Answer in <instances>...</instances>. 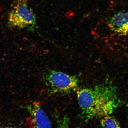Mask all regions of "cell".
Listing matches in <instances>:
<instances>
[{
	"label": "cell",
	"instance_id": "cell-1",
	"mask_svg": "<svg viewBox=\"0 0 128 128\" xmlns=\"http://www.w3.org/2000/svg\"><path fill=\"white\" fill-rule=\"evenodd\" d=\"M77 96L82 116L87 120L109 115L122 104L116 88L109 85L80 89Z\"/></svg>",
	"mask_w": 128,
	"mask_h": 128
},
{
	"label": "cell",
	"instance_id": "cell-2",
	"mask_svg": "<svg viewBox=\"0 0 128 128\" xmlns=\"http://www.w3.org/2000/svg\"><path fill=\"white\" fill-rule=\"evenodd\" d=\"M28 0H15L8 17V25L10 28L33 30L36 24V17Z\"/></svg>",
	"mask_w": 128,
	"mask_h": 128
},
{
	"label": "cell",
	"instance_id": "cell-3",
	"mask_svg": "<svg viewBox=\"0 0 128 128\" xmlns=\"http://www.w3.org/2000/svg\"><path fill=\"white\" fill-rule=\"evenodd\" d=\"M44 79L52 93L66 94L77 89L79 80L76 76L52 70H48Z\"/></svg>",
	"mask_w": 128,
	"mask_h": 128
},
{
	"label": "cell",
	"instance_id": "cell-4",
	"mask_svg": "<svg viewBox=\"0 0 128 128\" xmlns=\"http://www.w3.org/2000/svg\"><path fill=\"white\" fill-rule=\"evenodd\" d=\"M107 12L108 24L110 30L122 36L128 34V4L116 5Z\"/></svg>",
	"mask_w": 128,
	"mask_h": 128
},
{
	"label": "cell",
	"instance_id": "cell-5",
	"mask_svg": "<svg viewBox=\"0 0 128 128\" xmlns=\"http://www.w3.org/2000/svg\"><path fill=\"white\" fill-rule=\"evenodd\" d=\"M28 109L35 128H52L50 120L39 103L32 104Z\"/></svg>",
	"mask_w": 128,
	"mask_h": 128
},
{
	"label": "cell",
	"instance_id": "cell-6",
	"mask_svg": "<svg viewBox=\"0 0 128 128\" xmlns=\"http://www.w3.org/2000/svg\"><path fill=\"white\" fill-rule=\"evenodd\" d=\"M100 122L103 128H121L116 118L109 115L103 117L101 120Z\"/></svg>",
	"mask_w": 128,
	"mask_h": 128
},
{
	"label": "cell",
	"instance_id": "cell-7",
	"mask_svg": "<svg viewBox=\"0 0 128 128\" xmlns=\"http://www.w3.org/2000/svg\"><path fill=\"white\" fill-rule=\"evenodd\" d=\"M57 128H70L68 118L64 116L58 120Z\"/></svg>",
	"mask_w": 128,
	"mask_h": 128
},
{
	"label": "cell",
	"instance_id": "cell-8",
	"mask_svg": "<svg viewBox=\"0 0 128 128\" xmlns=\"http://www.w3.org/2000/svg\"><path fill=\"white\" fill-rule=\"evenodd\" d=\"M0 128H17L15 127H10V126H7V127H1Z\"/></svg>",
	"mask_w": 128,
	"mask_h": 128
}]
</instances>
